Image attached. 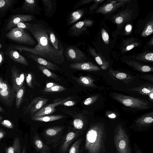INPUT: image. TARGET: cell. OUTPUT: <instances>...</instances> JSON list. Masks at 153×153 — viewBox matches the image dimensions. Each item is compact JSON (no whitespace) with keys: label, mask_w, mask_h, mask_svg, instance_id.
Masks as SVG:
<instances>
[{"label":"cell","mask_w":153,"mask_h":153,"mask_svg":"<svg viewBox=\"0 0 153 153\" xmlns=\"http://www.w3.org/2000/svg\"><path fill=\"white\" fill-rule=\"evenodd\" d=\"M69 66L73 69L81 71H96L100 70L98 66L90 62L73 63L70 64Z\"/></svg>","instance_id":"cell-14"},{"label":"cell","mask_w":153,"mask_h":153,"mask_svg":"<svg viewBox=\"0 0 153 153\" xmlns=\"http://www.w3.org/2000/svg\"><path fill=\"white\" fill-rule=\"evenodd\" d=\"M98 97V95L90 97L85 100L83 102L84 104L86 105H89L94 102Z\"/></svg>","instance_id":"cell-42"},{"label":"cell","mask_w":153,"mask_h":153,"mask_svg":"<svg viewBox=\"0 0 153 153\" xmlns=\"http://www.w3.org/2000/svg\"><path fill=\"white\" fill-rule=\"evenodd\" d=\"M65 128L63 126H54L46 129L43 135L45 139L48 141L54 142L59 140L61 137Z\"/></svg>","instance_id":"cell-8"},{"label":"cell","mask_w":153,"mask_h":153,"mask_svg":"<svg viewBox=\"0 0 153 153\" xmlns=\"http://www.w3.org/2000/svg\"><path fill=\"white\" fill-rule=\"evenodd\" d=\"M153 32V21L152 18L146 23L141 33V36L143 37L148 36Z\"/></svg>","instance_id":"cell-31"},{"label":"cell","mask_w":153,"mask_h":153,"mask_svg":"<svg viewBox=\"0 0 153 153\" xmlns=\"http://www.w3.org/2000/svg\"><path fill=\"white\" fill-rule=\"evenodd\" d=\"M49 38L52 46L56 49L59 48V40L55 33L51 30L47 28Z\"/></svg>","instance_id":"cell-33"},{"label":"cell","mask_w":153,"mask_h":153,"mask_svg":"<svg viewBox=\"0 0 153 153\" xmlns=\"http://www.w3.org/2000/svg\"><path fill=\"white\" fill-rule=\"evenodd\" d=\"M49 100L48 98L38 97L32 100L28 106L27 111L33 115L37 111L43 107Z\"/></svg>","instance_id":"cell-12"},{"label":"cell","mask_w":153,"mask_h":153,"mask_svg":"<svg viewBox=\"0 0 153 153\" xmlns=\"http://www.w3.org/2000/svg\"><path fill=\"white\" fill-rule=\"evenodd\" d=\"M8 39L14 41L25 45H33L36 42L25 29L14 27L5 34Z\"/></svg>","instance_id":"cell-4"},{"label":"cell","mask_w":153,"mask_h":153,"mask_svg":"<svg viewBox=\"0 0 153 153\" xmlns=\"http://www.w3.org/2000/svg\"><path fill=\"white\" fill-rule=\"evenodd\" d=\"M139 45V42L135 38H128L123 42L121 47L122 52L123 53H125L138 46Z\"/></svg>","instance_id":"cell-19"},{"label":"cell","mask_w":153,"mask_h":153,"mask_svg":"<svg viewBox=\"0 0 153 153\" xmlns=\"http://www.w3.org/2000/svg\"><path fill=\"white\" fill-rule=\"evenodd\" d=\"M84 13L82 9H79L72 12L69 19V23L71 24L76 22L82 17Z\"/></svg>","instance_id":"cell-32"},{"label":"cell","mask_w":153,"mask_h":153,"mask_svg":"<svg viewBox=\"0 0 153 153\" xmlns=\"http://www.w3.org/2000/svg\"><path fill=\"white\" fill-rule=\"evenodd\" d=\"M104 0H94V4H93V5H92L90 7V9L91 10H92L93 9H94V8H95L96 5L97 4H98L100 3L103 1H104Z\"/></svg>","instance_id":"cell-49"},{"label":"cell","mask_w":153,"mask_h":153,"mask_svg":"<svg viewBox=\"0 0 153 153\" xmlns=\"http://www.w3.org/2000/svg\"><path fill=\"white\" fill-rule=\"evenodd\" d=\"M33 19L34 16L30 15L18 14L13 15L8 21L6 25L5 30H10L20 22L31 21Z\"/></svg>","instance_id":"cell-10"},{"label":"cell","mask_w":153,"mask_h":153,"mask_svg":"<svg viewBox=\"0 0 153 153\" xmlns=\"http://www.w3.org/2000/svg\"><path fill=\"white\" fill-rule=\"evenodd\" d=\"M42 3L46 12H50L53 7V3L50 0H42Z\"/></svg>","instance_id":"cell-39"},{"label":"cell","mask_w":153,"mask_h":153,"mask_svg":"<svg viewBox=\"0 0 153 153\" xmlns=\"http://www.w3.org/2000/svg\"><path fill=\"white\" fill-rule=\"evenodd\" d=\"M110 71L113 76L124 82L126 81H129V80L131 79V77L126 73L114 71L111 69H110Z\"/></svg>","instance_id":"cell-34"},{"label":"cell","mask_w":153,"mask_h":153,"mask_svg":"<svg viewBox=\"0 0 153 153\" xmlns=\"http://www.w3.org/2000/svg\"><path fill=\"white\" fill-rule=\"evenodd\" d=\"M124 153H131V150L129 146Z\"/></svg>","instance_id":"cell-56"},{"label":"cell","mask_w":153,"mask_h":153,"mask_svg":"<svg viewBox=\"0 0 153 153\" xmlns=\"http://www.w3.org/2000/svg\"><path fill=\"white\" fill-rule=\"evenodd\" d=\"M82 140L83 138H81L76 140L71 146L68 153H78Z\"/></svg>","instance_id":"cell-36"},{"label":"cell","mask_w":153,"mask_h":153,"mask_svg":"<svg viewBox=\"0 0 153 153\" xmlns=\"http://www.w3.org/2000/svg\"><path fill=\"white\" fill-rule=\"evenodd\" d=\"M114 140L115 146L119 153H124L129 146V138L120 125L118 126Z\"/></svg>","instance_id":"cell-5"},{"label":"cell","mask_w":153,"mask_h":153,"mask_svg":"<svg viewBox=\"0 0 153 153\" xmlns=\"http://www.w3.org/2000/svg\"><path fill=\"white\" fill-rule=\"evenodd\" d=\"M25 54L37 64L43 66L48 69L53 71H56L60 69L55 64L43 58L27 52H26Z\"/></svg>","instance_id":"cell-13"},{"label":"cell","mask_w":153,"mask_h":153,"mask_svg":"<svg viewBox=\"0 0 153 153\" xmlns=\"http://www.w3.org/2000/svg\"><path fill=\"white\" fill-rule=\"evenodd\" d=\"M33 142L36 151L39 153H51L50 148L45 143L38 134L33 138Z\"/></svg>","instance_id":"cell-16"},{"label":"cell","mask_w":153,"mask_h":153,"mask_svg":"<svg viewBox=\"0 0 153 153\" xmlns=\"http://www.w3.org/2000/svg\"><path fill=\"white\" fill-rule=\"evenodd\" d=\"M1 82H2L1 81V80H0V89H1Z\"/></svg>","instance_id":"cell-59"},{"label":"cell","mask_w":153,"mask_h":153,"mask_svg":"<svg viewBox=\"0 0 153 153\" xmlns=\"http://www.w3.org/2000/svg\"><path fill=\"white\" fill-rule=\"evenodd\" d=\"M105 130L102 124L92 126L86 135L85 148L88 153H101L104 146Z\"/></svg>","instance_id":"cell-2"},{"label":"cell","mask_w":153,"mask_h":153,"mask_svg":"<svg viewBox=\"0 0 153 153\" xmlns=\"http://www.w3.org/2000/svg\"><path fill=\"white\" fill-rule=\"evenodd\" d=\"M93 1L94 0H83L80 1V2H78L77 3L76 5L74 7V9L76 8L77 7H78L84 4L89 3L92 1Z\"/></svg>","instance_id":"cell-46"},{"label":"cell","mask_w":153,"mask_h":153,"mask_svg":"<svg viewBox=\"0 0 153 153\" xmlns=\"http://www.w3.org/2000/svg\"><path fill=\"white\" fill-rule=\"evenodd\" d=\"M36 6V1L25 0L23 2V8L26 11H32Z\"/></svg>","instance_id":"cell-35"},{"label":"cell","mask_w":153,"mask_h":153,"mask_svg":"<svg viewBox=\"0 0 153 153\" xmlns=\"http://www.w3.org/2000/svg\"><path fill=\"white\" fill-rule=\"evenodd\" d=\"M11 71L14 90L17 92L20 88L22 86L23 82L21 81L20 76L19 75L18 71L15 67H13Z\"/></svg>","instance_id":"cell-21"},{"label":"cell","mask_w":153,"mask_h":153,"mask_svg":"<svg viewBox=\"0 0 153 153\" xmlns=\"http://www.w3.org/2000/svg\"><path fill=\"white\" fill-rule=\"evenodd\" d=\"M6 134L5 132L2 128H0V140L4 137Z\"/></svg>","instance_id":"cell-52"},{"label":"cell","mask_w":153,"mask_h":153,"mask_svg":"<svg viewBox=\"0 0 153 153\" xmlns=\"http://www.w3.org/2000/svg\"><path fill=\"white\" fill-rule=\"evenodd\" d=\"M24 93V91L23 88H21L18 90L17 92L16 104V106L19 107L21 102L22 98L23 97Z\"/></svg>","instance_id":"cell-40"},{"label":"cell","mask_w":153,"mask_h":153,"mask_svg":"<svg viewBox=\"0 0 153 153\" xmlns=\"http://www.w3.org/2000/svg\"><path fill=\"white\" fill-rule=\"evenodd\" d=\"M4 58V55L3 52H0V66L1 65Z\"/></svg>","instance_id":"cell-54"},{"label":"cell","mask_w":153,"mask_h":153,"mask_svg":"<svg viewBox=\"0 0 153 153\" xmlns=\"http://www.w3.org/2000/svg\"><path fill=\"white\" fill-rule=\"evenodd\" d=\"M108 117L111 118H114L116 117V116L115 114L113 113L111 114L108 115Z\"/></svg>","instance_id":"cell-55"},{"label":"cell","mask_w":153,"mask_h":153,"mask_svg":"<svg viewBox=\"0 0 153 153\" xmlns=\"http://www.w3.org/2000/svg\"><path fill=\"white\" fill-rule=\"evenodd\" d=\"M29 23L25 22H20L16 25L15 27L28 30Z\"/></svg>","instance_id":"cell-43"},{"label":"cell","mask_w":153,"mask_h":153,"mask_svg":"<svg viewBox=\"0 0 153 153\" xmlns=\"http://www.w3.org/2000/svg\"><path fill=\"white\" fill-rule=\"evenodd\" d=\"M26 148L25 146H24L22 149L21 153H25Z\"/></svg>","instance_id":"cell-57"},{"label":"cell","mask_w":153,"mask_h":153,"mask_svg":"<svg viewBox=\"0 0 153 153\" xmlns=\"http://www.w3.org/2000/svg\"><path fill=\"white\" fill-rule=\"evenodd\" d=\"M28 30L37 42L33 48L22 45H15L10 48L20 52L24 51L55 63L60 64L64 60V48L60 43L59 48L56 49L52 45L50 41L47 28L42 24L39 23H29Z\"/></svg>","instance_id":"cell-1"},{"label":"cell","mask_w":153,"mask_h":153,"mask_svg":"<svg viewBox=\"0 0 153 153\" xmlns=\"http://www.w3.org/2000/svg\"><path fill=\"white\" fill-rule=\"evenodd\" d=\"M110 2L99 7L96 11L97 13L106 14L110 13L118 8L123 5L125 2H119L117 0L110 1Z\"/></svg>","instance_id":"cell-15"},{"label":"cell","mask_w":153,"mask_h":153,"mask_svg":"<svg viewBox=\"0 0 153 153\" xmlns=\"http://www.w3.org/2000/svg\"><path fill=\"white\" fill-rule=\"evenodd\" d=\"M57 84L56 83L52 82L48 83L46 84L45 87L44 89H46L49 88Z\"/></svg>","instance_id":"cell-50"},{"label":"cell","mask_w":153,"mask_h":153,"mask_svg":"<svg viewBox=\"0 0 153 153\" xmlns=\"http://www.w3.org/2000/svg\"><path fill=\"white\" fill-rule=\"evenodd\" d=\"M67 90L64 87L57 84L52 87L46 89H43L44 92L48 93L59 92Z\"/></svg>","instance_id":"cell-38"},{"label":"cell","mask_w":153,"mask_h":153,"mask_svg":"<svg viewBox=\"0 0 153 153\" xmlns=\"http://www.w3.org/2000/svg\"><path fill=\"white\" fill-rule=\"evenodd\" d=\"M1 90H8V88L7 85L4 83L2 82L1 86Z\"/></svg>","instance_id":"cell-51"},{"label":"cell","mask_w":153,"mask_h":153,"mask_svg":"<svg viewBox=\"0 0 153 153\" xmlns=\"http://www.w3.org/2000/svg\"><path fill=\"white\" fill-rule=\"evenodd\" d=\"M37 67L39 70L47 77L54 79L56 81L61 80L59 76L56 74L50 71L46 68L38 64H37Z\"/></svg>","instance_id":"cell-28"},{"label":"cell","mask_w":153,"mask_h":153,"mask_svg":"<svg viewBox=\"0 0 153 153\" xmlns=\"http://www.w3.org/2000/svg\"><path fill=\"white\" fill-rule=\"evenodd\" d=\"M14 0H0V13L5 12L17 2Z\"/></svg>","instance_id":"cell-27"},{"label":"cell","mask_w":153,"mask_h":153,"mask_svg":"<svg viewBox=\"0 0 153 153\" xmlns=\"http://www.w3.org/2000/svg\"><path fill=\"white\" fill-rule=\"evenodd\" d=\"M112 97L122 104L132 108L138 109H148L149 108V102L142 99L114 93Z\"/></svg>","instance_id":"cell-3"},{"label":"cell","mask_w":153,"mask_h":153,"mask_svg":"<svg viewBox=\"0 0 153 153\" xmlns=\"http://www.w3.org/2000/svg\"><path fill=\"white\" fill-rule=\"evenodd\" d=\"M65 53L68 59L74 63L85 62L87 59L84 53L74 46L68 47L65 51Z\"/></svg>","instance_id":"cell-6"},{"label":"cell","mask_w":153,"mask_h":153,"mask_svg":"<svg viewBox=\"0 0 153 153\" xmlns=\"http://www.w3.org/2000/svg\"><path fill=\"white\" fill-rule=\"evenodd\" d=\"M153 113L146 114L139 118L136 123L139 125H145L152 123L153 121Z\"/></svg>","instance_id":"cell-29"},{"label":"cell","mask_w":153,"mask_h":153,"mask_svg":"<svg viewBox=\"0 0 153 153\" xmlns=\"http://www.w3.org/2000/svg\"><path fill=\"white\" fill-rule=\"evenodd\" d=\"M2 47L1 45V44H0V49L1 48V47Z\"/></svg>","instance_id":"cell-60"},{"label":"cell","mask_w":153,"mask_h":153,"mask_svg":"<svg viewBox=\"0 0 153 153\" xmlns=\"http://www.w3.org/2000/svg\"><path fill=\"white\" fill-rule=\"evenodd\" d=\"M93 22L91 20H85L78 22L74 24L70 29L71 36H78L82 34L87 27L91 26Z\"/></svg>","instance_id":"cell-9"},{"label":"cell","mask_w":153,"mask_h":153,"mask_svg":"<svg viewBox=\"0 0 153 153\" xmlns=\"http://www.w3.org/2000/svg\"><path fill=\"white\" fill-rule=\"evenodd\" d=\"M125 30L127 32L129 33L132 30V26L130 24L127 25L125 27Z\"/></svg>","instance_id":"cell-53"},{"label":"cell","mask_w":153,"mask_h":153,"mask_svg":"<svg viewBox=\"0 0 153 153\" xmlns=\"http://www.w3.org/2000/svg\"><path fill=\"white\" fill-rule=\"evenodd\" d=\"M73 78L80 85L85 87H92L94 85V80L91 77L87 76H80L79 77Z\"/></svg>","instance_id":"cell-24"},{"label":"cell","mask_w":153,"mask_h":153,"mask_svg":"<svg viewBox=\"0 0 153 153\" xmlns=\"http://www.w3.org/2000/svg\"><path fill=\"white\" fill-rule=\"evenodd\" d=\"M127 64L137 70L143 72L153 71V68L146 65H144L134 61L127 62Z\"/></svg>","instance_id":"cell-23"},{"label":"cell","mask_w":153,"mask_h":153,"mask_svg":"<svg viewBox=\"0 0 153 153\" xmlns=\"http://www.w3.org/2000/svg\"><path fill=\"white\" fill-rule=\"evenodd\" d=\"M1 123L3 126L8 128H12L13 127V125L8 120H4Z\"/></svg>","instance_id":"cell-45"},{"label":"cell","mask_w":153,"mask_h":153,"mask_svg":"<svg viewBox=\"0 0 153 153\" xmlns=\"http://www.w3.org/2000/svg\"><path fill=\"white\" fill-rule=\"evenodd\" d=\"M65 117V116L61 115H45L43 116H33L31 118L32 120L34 121L43 122H49L59 120L64 118Z\"/></svg>","instance_id":"cell-22"},{"label":"cell","mask_w":153,"mask_h":153,"mask_svg":"<svg viewBox=\"0 0 153 153\" xmlns=\"http://www.w3.org/2000/svg\"><path fill=\"white\" fill-rule=\"evenodd\" d=\"M6 53L7 55L16 62L26 66L28 65V62L25 57L20 54L16 50L10 48Z\"/></svg>","instance_id":"cell-17"},{"label":"cell","mask_w":153,"mask_h":153,"mask_svg":"<svg viewBox=\"0 0 153 153\" xmlns=\"http://www.w3.org/2000/svg\"><path fill=\"white\" fill-rule=\"evenodd\" d=\"M10 95V92L8 90L0 89V95L3 97L7 98Z\"/></svg>","instance_id":"cell-48"},{"label":"cell","mask_w":153,"mask_h":153,"mask_svg":"<svg viewBox=\"0 0 153 153\" xmlns=\"http://www.w3.org/2000/svg\"><path fill=\"white\" fill-rule=\"evenodd\" d=\"M135 153H143L140 150H138L136 151Z\"/></svg>","instance_id":"cell-58"},{"label":"cell","mask_w":153,"mask_h":153,"mask_svg":"<svg viewBox=\"0 0 153 153\" xmlns=\"http://www.w3.org/2000/svg\"><path fill=\"white\" fill-rule=\"evenodd\" d=\"M73 125L74 129L81 131L83 128L84 123L81 118H76L73 120Z\"/></svg>","instance_id":"cell-37"},{"label":"cell","mask_w":153,"mask_h":153,"mask_svg":"<svg viewBox=\"0 0 153 153\" xmlns=\"http://www.w3.org/2000/svg\"><path fill=\"white\" fill-rule=\"evenodd\" d=\"M72 98L71 97H68L66 98H63L59 101L44 106L35 113L33 116H43L52 114L56 111V109L55 108L56 107L59 105H60L64 102L69 100Z\"/></svg>","instance_id":"cell-11"},{"label":"cell","mask_w":153,"mask_h":153,"mask_svg":"<svg viewBox=\"0 0 153 153\" xmlns=\"http://www.w3.org/2000/svg\"><path fill=\"white\" fill-rule=\"evenodd\" d=\"M135 59L143 62H152L153 53L152 52H146L140 53L136 56Z\"/></svg>","instance_id":"cell-30"},{"label":"cell","mask_w":153,"mask_h":153,"mask_svg":"<svg viewBox=\"0 0 153 153\" xmlns=\"http://www.w3.org/2000/svg\"><path fill=\"white\" fill-rule=\"evenodd\" d=\"M101 34L102 39L105 43L108 45L109 42V36L108 33L103 28L101 30Z\"/></svg>","instance_id":"cell-41"},{"label":"cell","mask_w":153,"mask_h":153,"mask_svg":"<svg viewBox=\"0 0 153 153\" xmlns=\"http://www.w3.org/2000/svg\"><path fill=\"white\" fill-rule=\"evenodd\" d=\"M21 146L19 139L16 137L14 140L12 146L6 148V153H21Z\"/></svg>","instance_id":"cell-26"},{"label":"cell","mask_w":153,"mask_h":153,"mask_svg":"<svg viewBox=\"0 0 153 153\" xmlns=\"http://www.w3.org/2000/svg\"><path fill=\"white\" fill-rule=\"evenodd\" d=\"M81 134V131L74 129L69 131L64 138L59 147L60 153H66L70 145Z\"/></svg>","instance_id":"cell-7"},{"label":"cell","mask_w":153,"mask_h":153,"mask_svg":"<svg viewBox=\"0 0 153 153\" xmlns=\"http://www.w3.org/2000/svg\"><path fill=\"white\" fill-rule=\"evenodd\" d=\"M132 13L130 10L124 11L114 17L113 21L118 25L123 24L131 17Z\"/></svg>","instance_id":"cell-20"},{"label":"cell","mask_w":153,"mask_h":153,"mask_svg":"<svg viewBox=\"0 0 153 153\" xmlns=\"http://www.w3.org/2000/svg\"><path fill=\"white\" fill-rule=\"evenodd\" d=\"M75 104V101L68 100L64 102L60 105H63L67 106H71L74 105Z\"/></svg>","instance_id":"cell-47"},{"label":"cell","mask_w":153,"mask_h":153,"mask_svg":"<svg viewBox=\"0 0 153 153\" xmlns=\"http://www.w3.org/2000/svg\"><path fill=\"white\" fill-rule=\"evenodd\" d=\"M0 109H1V108H0Z\"/></svg>","instance_id":"cell-61"},{"label":"cell","mask_w":153,"mask_h":153,"mask_svg":"<svg viewBox=\"0 0 153 153\" xmlns=\"http://www.w3.org/2000/svg\"><path fill=\"white\" fill-rule=\"evenodd\" d=\"M89 51L91 55L102 69L105 70L109 67L108 62L102 55L97 53L94 48H90Z\"/></svg>","instance_id":"cell-18"},{"label":"cell","mask_w":153,"mask_h":153,"mask_svg":"<svg viewBox=\"0 0 153 153\" xmlns=\"http://www.w3.org/2000/svg\"><path fill=\"white\" fill-rule=\"evenodd\" d=\"M129 90L137 92L142 94L147 95L149 96L150 94L153 93L152 85L149 84L143 85Z\"/></svg>","instance_id":"cell-25"},{"label":"cell","mask_w":153,"mask_h":153,"mask_svg":"<svg viewBox=\"0 0 153 153\" xmlns=\"http://www.w3.org/2000/svg\"><path fill=\"white\" fill-rule=\"evenodd\" d=\"M32 75L30 74H28L26 78V81L28 86L30 88H33L32 84Z\"/></svg>","instance_id":"cell-44"}]
</instances>
